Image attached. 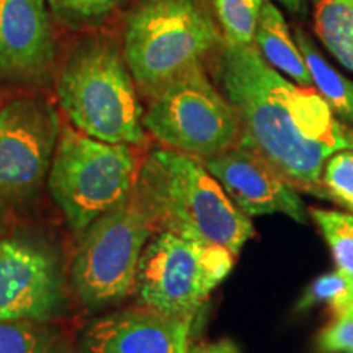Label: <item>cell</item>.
<instances>
[{
    "mask_svg": "<svg viewBox=\"0 0 353 353\" xmlns=\"http://www.w3.org/2000/svg\"><path fill=\"white\" fill-rule=\"evenodd\" d=\"M216 76L241 126L239 145L268 161L296 190L329 198L322 170L332 154L353 149V128L317 94L290 82L252 46L223 43Z\"/></svg>",
    "mask_w": 353,
    "mask_h": 353,
    "instance_id": "cell-1",
    "label": "cell"
},
{
    "mask_svg": "<svg viewBox=\"0 0 353 353\" xmlns=\"http://www.w3.org/2000/svg\"><path fill=\"white\" fill-rule=\"evenodd\" d=\"M134 198L156 232L221 245L234 257L255 236L252 221L234 205L205 162L174 149H152L144 157Z\"/></svg>",
    "mask_w": 353,
    "mask_h": 353,
    "instance_id": "cell-2",
    "label": "cell"
},
{
    "mask_svg": "<svg viewBox=\"0 0 353 353\" xmlns=\"http://www.w3.org/2000/svg\"><path fill=\"white\" fill-rule=\"evenodd\" d=\"M57 99L83 134L112 144L144 143L143 107L125 54L103 39L70 52L57 77Z\"/></svg>",
    "mask_w": 353,
    "mask_h": 353,
    "instance_id": "cell-3",
    "label": "cell"
},
{
    "mask_svg": "<svg viewBox=\"0 0 353 353\" xmlns=\"http://www.w3.org/2000/svg\"><path fill=\"white\" fill-rule=\"evenodd\" d=\"M223 44L198 0H143L128 17L125 59L148 99Z\"/></svg>",
    "mask_w": 353,
    "mask_h": 353,
    "instance_id": "cell-4",
    "label": "cell"
},
{
    "mask_svg": "<svg viewBox=\"0 0 353 353\" xmlns=\"http://www.w3.org/2000/svg\"><path fill=\"white\" fill-rule=\"evenodd\" d=\"M139 169V159L128 144L105 143L61 126L48 187L69 226L82 232L130 200Z\"/></svg>",
    "mask_w": 353,
    "mask_h": 353,
    "instance_id": "cell-5",
    "label": "cell"
},
{
    "mask_svg": "<svg viewBox=\"0 0 353 353\" xmlns=\"http://www.w3.org/2000/svg\"><path fill=\"white\" fill-rule=\"evenodd\" d=\"M236 257L224 247L170 231L154 232L141 255L136 290L139 303L164 314L195 319Z\"/></svg>",
    "mask_w": 353,
    "mask_h": 353,
    "instance_id": "cell-6",
    "label": "cell"
},
{
    "mask_svg": "<svg viewBox=\"0 0 353 353\" xmlns=\"http://www.w3.org/2000/svg\"><path fill=\"white\" fill-rule=\"evenodd\" d=\"M143 125L165 148L200 161L234 148L241 136L232 105L213 85L201 64L149 99Z\"/></svg>",
    "mask_w": 353,
    "mask_h": 353,
    "instance_id": "cell-7",
    "label": "cell"
},
{
    "mask_svg": "<svg viewBox=\"0 0 353 353\" xmlns=\"http://www.w3.org/2000/svg\"><path fill=\"white\" fill-rule=\"evenodd\" d=\"M154 232L152 221L134 193L94 221L85 229L70 268V281L81 303L100 309L134 293L141 255Z\"/></svg>",
    "mask_w": 353,
    "mask_h": 353,
    "instance_id": "cell-8",
    "label": "cell"
},
{
    "mask_svg": "<svg viewBox=\"0 0 353 353\" xmlns=\"http://www.w3.org/2000/svg\"><path fill=\"white\" fill-rule=\"evenodd\" d=\"M61 121L44 99L26 97L0 110V216L23 208L50 174Z\"/></svg>",
    "mask_w": 353,
    "mask_h": 353,
    "instance_id": "cell-9",
    "label": "cell"
},
{
    "mask_svg": "<svg viewBox=\"0 0 353 353\" xmlns=\"http://www.w3.org/2000/svg\"><path fill=\"white\" fill-rule=\"evenodd\" d=\"M54 64L48 0H0V83L43 85Z\"/></svg>",
    "mask_w": 353,
    "mask_h": 353,
    "instance_id": "cell-10",
    "label": "cell"
},
{
    "mask_svg": "<svg viewBox=\"0 0 353 353\" xmlns=\"http://www.w3.org/2000/svg\"><path fill=\"white\" fill-rule=\"evenodd\" d=\"M203 162L234 205L249 218L280 213L298 223L307 221V210L298 190L257 152L236 144Z\"/></svg>",
    "mask_w": 353,
    "mask_h": 353,
    "instance_id": "cell-11",
    "label": "cell"
},
{
    "mask_svg": "<svg viewBox=\"0 0 353 353\" xmlns=\"http://www.w3.org/2000/svg\"><path fill=\"white\" fill-rule=\"evenodd\" d=\"M61 309L63 286L51 255L23 241H0V321L48 322Z\"/></svg>",
    "mask_w": 353,
    "mask_h": 353,
    "instance_id": "cell-12",
    "label": "cell"
},
{
    "mask_svg": "<svg viewBox=\"0 0 353 353\" xmlns=\"http://www.w3.org/2000/svg\"><path fill=\"white\" fill-rule=\"evenodd\" d=\"M193 319L141 306L114 311L88 324L83 353H190Z\"/></svg>",
    "mask_w": 353,
    "mask_h": 353,
    "instance_id": "cell-13",
    "label": "cell"
},
{
    "mask_svg": "<svg viewBox=\"0 0 353 353\" xmlns=\"http://www.w3.org/2000/svg\"><path fill=\"white\" fill-rule=\"evenodd\" d=\"M254 43L260 56L273 69L290 77L298 85L307 88L314 87L304 57L294 38H291L283 15L275 3L268 0H265L260 8Z\"/></svg>",
    "mask_w": 353,
    "mask_h": 353,
    "instance_id": "cell-14",
    "label": "cell"
},
{
    "mask_svg": "<svg viewBox=\"0 0 353 353\" xmlns=\"http://www.w3.org/2000/svg\"><path fill=\"white\" fill-rule=\"evenodd\" d=\"M294 41L304 57L317 94L329 105L339 121L353 128V81L334 69L324 59L304 30H294Z\"/></svg>",
    "mask_w": 353,
    "mask_h": 353,
    "instance_id": "cell-15",
    "label": "cell"
},
{
    "mask_svg": "<svg viewBox=\"0 0 353 353\" xmlns=\"http://www.w3.org/2000/svg\"><path fill=\"white\" fill-rule=\"evenodd\" d=\"M314 30L330 54L353 72V0H316Z\"/></svg>",
    "mask_w": 353,
    "mask_h": 353,
    "instance_id": "cell-16",
    "label": "cell"
},
{
    "mask_svg": "<svg viewBox=\"0 0 353 353\" xmlns=\"http://www.w3.org/2000/svg\"><path fill=\"white\" fill-rule=\"evenodd\" d=\"M57 334L34 319L0 321V353H52Z\"/></svg>",
    "mask_w": 353,
    "mask_h": 353,
    "instance_id": "cell-17",
    "label": "cell"
},
{
    "mask_svg": "<svg viewBox=\"0 0 353 353\" xmlns=\"http://www.w3.org/2000/svg\"><path fill=\"white\" fill-rule=\"evenodd\" d=\"M311 214L327 242L337 270L353 280V214L321 208L312 210Z\"/></svg>",
    "mask_w": 353,
    "mask_h": 353,
    "instance_id": "cell-18",
    "label": "cell"
},
{
    "mask_svg": "<svg viewBox=\"0 0 353 353\" xmlns=\"http://www.w3.org/2000/svg\"><path fill=\"white\" fill-rule=\"evenodd\" d=\"M265 0H214L216 13L223 28V43L252 46L255 28Z\"/></svg>",
    "mask_w": 353,
    "mask_h": 353,
    "instance_id": "cell-19",
    "label": "cell"
},
{
    "mask_svg": "<svg viewBox=\"0 0 353 353\" xmlns=\"http://www.w3.org/2000/svg\"><path fill=\"white\" fill-rule=\"evenodd\" d=\"M353 301V280L335 270L325 273L312 281L311 286L299 299L298 307L306 309L314 306L316 303L329 304L334 316H345Z\"/></svg>",
    "mask_w": 353,
    "mask_h": 353,
    "instance_id": "cell-20",
    "label": "cell"
},
{
    "mask_svg": "<svg viewBox=\"0 0 353 353\" xmlns=\"http://www.w3.org/2000/svg\"><path fill=\"white\" fill-rule=\"evenodd\" d=\"M123 0H48L52 13L69 28L99 23L110 15Z\"/></svg>",
    "mask_w": 353,
    "mask_h": 353,
    "instance_id": "cell-21",
    "label": "cell"
},
{
    "mask_svg": "<svg viewBox=\"0 0 353 353\" xmlns=\"http://www.w3.org/2000/svg\"><path fill=\"white\" fill-rule=\"evenodd\" d=\"M322 185L332 198L353 213V149H343L325 161Z\"/></svg>",
    "mask_w": 353,
    "mask_h": 353,
    "instance_id": "cell-22",
    "label": "cell"
},
{
    "mask_svg": "<svg viewBox=\"0 0 353 353\" xmlns=\"http://www.w3.org/2000/svg\"><path fill=\"white\" fill-rule=\"evenodd\" d=\"M317 348L324 353H353V317L334 316L317 335Z\"/></svg>",
    "mask_w": 353,
    "mask_h": 353,
    "instance_id": "cell-23",
    "label": "cell"
},
{
    "mask_svg": "<svg viewBox=\"0 0 353 353\" xmlns=\"http://www.w3.org/2000/svg\"><path fill=\"white\" fill-rule=\"evenodd\" d=\"M190 353H237V348L232 342L219 341L208 345H201Z\"/></svg>",
    "mask_w": 353,
    "mask_h": 353,
    "instance_id": "cell-24",
    "label": "cell"
},
{
    "mask_svg": "<svg viewBox=\"0 0 353 353\" xmlns=\"http://www.w3.org/2000/svg\"><path fill=\"white\" fill-rule=\"evenodd\" d=\"M276 2H280L281 6L286 8V10H290L293 13H299L304 10L307 0H276Z\"/></svg>",
    "mask_w": 353,
    "mask_h": 353,
    "instance_id": "cell-25",
    "label": "cell"
},
{
    "mask_svg": "<svg viewBox=\"0 0 353 353\" xmlns=\"http://www.w3.org/2000/svg\"><path fill=\"white\" fill-rule=\"evenodd\" d=\"M52 353H74V352H70L69 348H64L63 345H59V343H57V347L54 348V352Z\"/></svg>",
    "mask_w": 353,
    "mask_h": 353,
    "instance_id": "cell-26",
    "label": "cell"
},
{
    "mask_svg": "<svg viewBox=\"0 0 353 353\" xmlns=\"http://www.w3.org/2000/svg\"><path fill=\"white\" fill-rule=\"evenodd\" d=\"M345 316H352V317H353V301H352V304H350V307H348V311H347Z\"/></svg>",
    "mask_w": 353,
    "mask_h": 353,
    "instance_id": "cell-27",
    "label": "cell"
}]
</instances>
